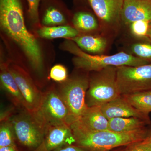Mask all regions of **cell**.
<instances>
[{
	"mask_svg": "<svg viewBox=\"0 0 151 151\" xmlns=\"http://www.w3.org/2000/svg\"><path fill=\"white\" fill-rule=\"evenodd\" d=\"M9 68L24 99L26 109L34 113L40 105L42 93L38 89L24 70L17 66Z\"/></svg>",
	"mask_w": 151,
	"mask_h": 151,
	"instance_id": "obj_9",
	"label": "cell"
},
{
	"mask_svg": "<svg viewBox=\"0 0 151 151\" xmlns=\"http://www.w3.org/2000/svg\"><path fill=\"white\" fill-rule=\"evenodd\" d=\"M73 123L86 129L101 131L108 130L109 120L100 106H94L88 107L80 119Z\"/></svg>",
	"mask_w": 151,
	"mask_h": 151,
	"instance_id": "obj_15",
	"label": "cell"
},
{
	"mask_svg": "<svg viewBox=\"0 0 151 151\" xmlns=\"http://www.w3.org/2000/svg\"><path fill=\"white\" fill-rule=\"evenodd\" d=\"M66 22L65 17L58 10L54 8H49L44 16L42 23L46 26L63 24Z\"/></svg>",
	"mask_w": 151,
	"mask_h": 151,
	"instance_id": "obj_22",
	"label": "cell"
},
{
	"mask_svg": "<svg viewBox=\"0 0 151 151\" xmlns=\"http://www.w3.org/2000/svg\"><path fill=\"white\" fill-rule=\"evenodd\" d=\"M74 145L87 151H110L119 147L129 146L145 139L150 134L147 128L127 132H116L109 130L92 131L76 124L70 125Z\"/></svg>",
	"mask_w": 151,
	"mask_h": 151,
	"instance_id": "obj_2",
	"label": "cell"
},
{
	"mask_svg": "<svg viewBox=\"0 0 151 151\" xmlns=\"http://www.w3.org/2000/svg\"></svg>",
	"mask_w": 151,
	"mask_h": 151,
	"instance_id": "obj_33",
	"label": "cell"
},
{
	"mask_svg": "<svg viewBox=\"0 0 151 151\" xmlns=\"http://www.w3.org/2000/svg\"><path fill=\"white\" fill-rule=\"evenodd\" d=\"M100 108L108 120L115 118L137 117L150 121L149 116L134 108L122 96L100 106Z\"/></svg>",
	"mask_w": 151,
	"mask_h": 151,
	"instance_id": "obj_12",
	"label": "cell"
},
{
	"mask_svg": "<svg viewBox=\"0 0 151 151\" xmlns=\"http://www.w3.org/2000/svg\"><path fill=\"white\" fill-rule=\"evenodd\" d=\"M125 149H123V150H116L115 151H125Z\"/></svg>",
	"mask_w": 151,
	"mask_h": 151,
	"instance_id": "obj_31",
	"label": "cell"
},
{
	"mask_svg": "<svg viewBox=\"0 0 151 151\" xmlns=\"http://www.w3.org/2000/svg\"><path fill=\"white\" fill-rule=\"evenodd\" d=\"M14 137L13 128L10 119L1 121L0 147L15 146L14 142Z\"/></svg>",
	"mask_w": 151,
	"mask_h": 151,
	"instance_id": "obj_21",
	"label": "cell"
},
{
	"mask_svg": "<svg viewBox=\"0 0 151 151\" xmlns=\"http://www.w3.org/2000/svg\"><path fill=\"white\" fill-rule=\"evenodd\" d=\"M150 121L137 118H115L109 120L108 130L116 132H133L147 128Z\"/></svg>",
	"mask_w": 151,
	"mask_h": 151,
	"instance_id": "obj_16",
	"label": "cell"
},
{
	"mask_svg": "<svg viewBox=\"0 0 151 151\" xmlns=\"http://www.w3.org/2000/svg\"><path fill=\"white\" fill-rule=\"evenodd\" d=\"M0 80L2 88L12 103L17 108L26 110L24 99L9 67L4 63L1 65Z\"/></svg>",
	"mask_w": 151,
	"mask_h": 151,
	"instance_id": "obj_14",
	"label": "cell"
},
{
	"mask_svg": "<svg viewBox=\"0 0 151 151\" xmlns=\"http://www.w3.org/2000/svg\"><path fill=\"white\" fill-rule=\"evenodd\" d=\"M52 151H87L81 147L75 145H67Z\"/></svg>",
	"mask_w": 151,
	"mask_h": 151,
	"instance_id": "obj_28",
	"label": "cell"
},
{
	"mask_svg": "<svg viewBox=\"0 0 151 151\" xmlns=\"http://www.w3.org/2000/svg\"><path fill=\"white\" fill-rule=\"evenodd\" d=\"M121 19L127 24L138 21H150L151 0H124Z\"/></svg>",
	"mask_w": 151,
	"mask_h": 151,
	"instance_id": "obj_13",
	"label": "cell"
},
{
	"mask_svg": "<svg viewBox=\"0 0 151 151\" xmlns=\"http://www.w3.org/2000/svg\"><path fill=\"white\" fill-rule=\"evenodd\" d=\"M46 127L68 124L69 112L57 90L51 88L42 93L40 105L32 113Z\"/></svg>",
	"mask_w": 151,
	"mask_h": 151,
	"instance_id": "obj_8",
	"label": "cell"
},
{
	"mask_svg": "<svg viewBox=\"0 0 151 151\" xmlns=\"http://www.w3.org/2000/svg\"><path fill=\"white\" fill-rule=\"evenodd\" d=\"M148 38L151 40V21L149 23L148 31L147 33Z\"/></svg>",
	"mask_w": 151,
	"mask_h": 151,
	"instance_id": "obj_30",
	"label": "cell"
},
{
	"mask_svg": "<svg viewBox=\"0 0 151 151\" xmlns=\"http://www.w3.org/2000/svg\"><path fill=\"white\" fill-rule=\"evenodd\" d=\"M41 0H27L29 6V14L34 22L38 20V8Z\"/></svg>",
	"mask_w": 151,
	"mask_h": 151,
	"instance_id": "obj_27",
	"label": "cell"
},
{
	"mask_svg": "<svg viewBox=\"0 0 151 151\" xmlns=\"http://www.w3.org/2000/svg\"><path fill=\"white\" fill-rule=\"evenodd\" d=\"M0 151H17L15 146H9L0 147Z\"/></svg>",
	"mask_w": 151,
	"mask_h": 151,
	"instance_id": "obj_29",
	"label": "cell"
},
{
	"mask_svg": "<svg viewBox=\"0 0 151 151\" xmlns=\"http://www.w3.org/2000/svg\"></svg>",
	"mask_w": 151,
	"mask_h": 151,
	"instance_id": "obj_32",
	"label": "cell"
},
{
	"mask_svg": "<svg viewBox=\"0 0 151 151\" xmlns=\"http://www.w3.org/2000/svg\"><path fill=\"white\" fill-rule=\"evenodd\" d=\"M125 151H151V134L145 139L127 146Z\"/></svg>",
	"mask_w": 151,
	"mask_h": 151,
	"instance_id": "obj_26",
	"label": "cell"
},
{
	"mask_svg": "<svg viewBox=\"0 0 151 151\" xmlns=\"http://www.w3.org/2000/svg\"><path fill=\"white\" fill-rule=\"evenodd\" d=\"M15 136L22 145L34 150L42 141L46 127L33 113L26 110L10 119Z\"/></svg>",
	"mask_w": 151,
	"mask_h": 151,
	"instance_id": "obj_6",
	"label": "cell"
},
{
	"mask_svg": "<svg viewBox=\"0 0 151 151\" xmlns=\"http://www.w3.org/2000/svg\"><path fill=\"white\" fill-rule=\"evenodd\" d=\"M132 52L138 58L151 61V40L135 43L132 47Z\"/></svg>",
	"mask_w": 151,
	"mask_h": 151,
	"instance_id": "obj_23",
	"label": "cell"
},
{
	"mask_svg": "<svg viewBox=\"0 0 151 151\" xmlns=\"http://www.w3.org/2000/svg\"><path fill=\"white\" fill-rule=\"evenodd\" d=\"M0 24L6 34L24 52L33 68L41 72L43 63L40 47L27 29L20 0H0Z\"/></svg>",
	"mask_w": 151,
	"mask_h": 151,
	"instance_id": "obj_1",
	"label": "cell"
},
{
	"mask_svg": "<svg viewBox=\"0 0 151 151\" xmlns=\"http://www.w3.org/2000/svg\"><path fill=\"white\" fill-rule=\"evenodd\" d=\"M73 40L81 50L94 54H99L105 51L107 47L106 39L91 35L78 36Z\"/></svg>",
	"mask_w": 151,
	"mask_h": 151,
	"instance_id": "obj_17",
	"label": "cell"
},
{
	"mask_svg": "<svg viewBox=\"0 0 151 151\" xmlns=\"http://www.w3.org/2000/svg\"><path fill=\"white\" fill-rule=\"evenodd\" d=\"M117 82L122 96L151 90V63L117 67Z\"/></svg>",
	"mask_w": 151,
	"mask_h": 151,
	"instance_id": "obj_7",
	"label": "cell"
},
{
	"mask_svg": "<svg viewBox=\"0 0 151 151\" xmlns=\"http://www.w3.org/2000/svg\"><path fill=\"white\" fill-rule=\"evenodd\" d=\"M74 27L78 30L89 32L97 29L98 24L97 20L92 14L86 12H78L73 18Z\"/></svg>",
	"mask_w": 151,
	"mask_h": 151,
	"instance_id": "obj_20",
	"label": "cell"
},
{
	"mask_svg": "<svg viewBox=\"0 0 151 151\" xmlns=\"http://www.w3.org/2000/svg\"><path fill=\"white\" fill-rule=\"evenodd\" d=\"M75 139L68 124L47 127L43 141L34 151H52L63 146L74 145Z\"/></svg>",
	"mask_w": 151,
	"mask_h": 151,
	"instance_id": "obj_10",
	"label": "cell"
},
{
	"mask_svg": "<svg viewBox=\"0 0 151 151\" xmlns=\"http://www.w3.org/2000/svg\"><path fill=\"white\" fill-rule=\"evenodd\" d=\"M149 23L148 21H138L132 22L130 24L131 32L134 36L139 38H146L147 37Z\"/></svg>",
	"mask_w": 151,
	"mask_h": 151,
	"instance_id": "obj_24",
	"label": "cell"
},
{
	"mask_svg": "<svg viewBox=\"0 0 151 151\" xmlns=\"http://www.w3.org/2000/svg\"><path fill=\"white\" fill-rule=\"evenodd\" d=\"M122 96L140 112L148 116L151 113V90Z\"/></svg>",
	"mask_w": 151,
	"mask_h": 151,
	"instance_id": "obj_19",
	"label": "cell"
},
{
	"mask_svg": "<svg viewBox=\"0 0 151 151\" xmlns=\"http://www.w3.org/2000/svg\"><path fill=\"white\" fill-rule=\"evenodd\" d=\"M64 47L76 55L73 62L79 69L86 71H99L108 66H137L146 65L150 62L136 56L122 52L111 55H92L86 53L76 44L68 41Z\"/></svg>",
	"mask_w": 151,
	"mask_h": 151,
	"instance_id": "obj_3",
	"label": "cell"
},
{
	"mask_svg": "<svg viewBox=\"0 0 151 151\" xmlns=\"http://www.w3.org/2000/svg\"><path fill=\"white\" fill-rule=\"evenodd\" d=\"M50 77L57 82H64L68 78L67 69L63 65L60 64L54 65L50 70Z\"/></svg>",
	"mask_w": 151,
	"mask_h": 151,
	"instance_id": "obj_25",
	"label": "cell"
},
{
	"mask_svg": "<svg viewBox=\"0 0 151 151\" xmlns=\"http://www.w3.org/2000/svg\"><path fill=\"white\" fill-rule=\"evenodd\" d=\"M78 31L75 28L69 26L57 27H45L38 30L37 33L41 37L51 39L58 38H73L78 36Z\"/></svg>",
	"mask_w": 151,
	"mask_h": 151,
	"instance_id": "obj_18",
	"label": "cell"
},
{
	"mask_svg": "<svg viewBox=\"0 0 151 151\" xmlns=\"http://www.w3.org/2000/svg\"><path fill=\"white\" fill-rule=\"evenodd\" d=\"M93 11L106 24L113 25L121 19L124 0H88Z\"/></svg>",
	"mask_w": 151,
	"mask_h": 151,
	"instance_id": "obj_11",
	"label": "cell"
},
{
	"mask_svg": "<svg viewBox=\"0 0 151 151\" xmlns=\"http://www.w3.org/2000/svg\"><path fill=\"white\" fill-rule=\"evenodd\" d=\"M117 69L110 66L96 71L89 80L86 92L87 107H100L122 96L117 85Z\"/></svg>",
	"mask_w": 151,
	"mask_h": 151,
	"instance_id": "obj_4",
	"label": "cell"
},
{
	"mask_svg": "<svg viewBox=\"0 0 151 151\" xmlns=\"http://www.w3.org/2000/svg\"><path fill=\"white\" fill-rule=\"evenodd\" d=\"M89 80L84 76H76L62 82L57 90L69 112L68 124L78 121L88 108L86 102Z\"/></svg>",
	"mask_w": 151,
	"mask_h": 151,
	"instance_id": "obj_5",
	"label": "cell"
}]
</instances>
